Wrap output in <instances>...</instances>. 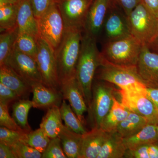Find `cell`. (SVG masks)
<instances>
[{
    "mask_svg": "<svg viewBox=\"0 0 158 158\" xmlns=\"http://www.w3.org/2000/svg\"><path fill=\"white\" fill-rule=\"evenodd\" d=\"M84 33L76 78L88 110L91 106L94 79L100 64L101 55L97 44V39Z\"/></svg>",
    "mask_w": 158,
    "mask_h": 158,
    "instance_id": "obj_1",
    "label": "cell"
},
{
    "mask_svg": "<svg viewBox=\"0 0 158 158\" xmlns=\"http://www.w3.org/2000/svg\"><path fill=\"white\" fill-rule=\"evenodd\" d=\"M84 31L65 29L60 45L55 52L57 72L60 84L76 77Z\"/></svg>",
    "mask_w": 158,
    "mask_h": 158,
    "instance_id": "obj_2",
    "label": "cell"
},
{
    "mask_svg": "<svg viewBox=\"0 0 158 158\" xmlns=\"http://www.w3.org/2000/svg\"><path fill=\"white\" fill-rule=\"evenodd\" d=\"M143 45L131 35L123 39L105 42L101 58L113 65L136 67Z\"/></svg>",
    "mask_w": 158,
    "mask_h": 158,
    "instance_id": "obj_3",
    "label": "cell"
},
{
    "mask_svg": "<svg viewBox=\"0 0 158 158\" xmlns=\"http://www.w3.org/2000/svg\"><path fill=\"white\" fill-rule=\"evenodd\" d=\"M127 17L131 35L142 45H149L158 34V18L143 2Z\"/></svg>",
    "mask_w": 158,
    "mask_h": 158,
    "instance_id": "obj_4",
    "label": "cell"
},
{
    "mask_svg": "<svg viewBox=\"0 0 158 158\" xmlns=\"http://www.w3.org/2000/svg\"><path fill=\"white\" fill-rule=\"evenodd\" d=\"M95 76L98 80L109 82L120 89L146 87L138 75L137 66H117L104 61L101 58Z\"/></svg>",
    "mask_w": 158,
    "mask_h": 158,
    "instance_id": "obj_5",
    "label": "cell"
},
{
    "mask_svg": "<svg viewBox=\"0 0 158 158\" xmlns=\"http://www.w3.org/2000/svg\"><path fill=\"white\" fill-rule=\"evenodd\" d=\"M98 81L93 85L92 101L88 110L92 128H100L103 120L112 108L115 93L117 90L113 84Z\"/></svg>",
    "mask_w": 158,
    "mask_h": 158,
    "instance_id": "obj_6",
    "label": "cell"
},
{
    "mask_svg": "<svg viewBox=\"0 0 158 158\" xmlns=\"http://www.w3.org/2000/svg\"><path fill=\"white\" fill-rule=\"evenodd\" d=\"M36 40L37 51L35 60L41 75L42 83L48 88L61 91L55 51L40 34Z\"/></svg>",
    "mask_w": 158,
    "mask_h": 158,
    "instance_id": "obj_7",
    "label": "cell"
},
{
    "mask_svg": "<svg viewBox=\"0 0 158 158\" xmlns=\"http://www.w3.org/2000/svg\"><path fill=\"white\" fill-rule=\"evenodd\" d=\"M37 20L40 35L56 52L62 41L65 30L57 2L53 4Z\"/></svg>",
    "mask_w": 158,
    "mask_h": 158,
    "instance_id": "obj_8",
    "label": "cell"
},
{
    "mask_svg": "<svg viewBox=\"0 0 158 158\" xmlns=\"http://www.w3.org/2000/svg\"><path fill=\"white\" fill-rule=\"evenodd\" d=\"M146 87L117 90L121 102L130 112L147 118L148 123L155 114L156 109L146 94Z\"/></svg>",
    "mask_w": 158,
    "mask_h": 158,
    "instance_id": "obj_9",
    "label": "cell"
},
{
    "mask_svg": "<svg viewBox=\"0 0 158 158\" xmlns=\"http://www.w3.org/2000/svg\"><path fill=\"white\" fill-rule=\"evenodd\" d=\"M94 0H58V6L65 29L77 28L84 31L85 22Z\"/></svg>",
    "mask_w": 158,
    "mask_h": 158,
    "instance_id": "obj_10",
    "label": "cell"
},
{
    "mask_svg": "<svg viewBox=\"0 0 158 158\" xmlns=\"http://www.w3.org/2000/svg\"><path fill=\"white\" fill-rule=\"evenodd\" d=\"M102 30L104 32L106 42L123 39L131 35L127 17L115 3L108 12Z\"/></svg>",
    "mask_w": 158,
    "mask_h": 158,
    "instance_id": "obj_11",
    "label": "cell"
},
{
    "mask_svg": "<svg viewBox=\"0 0 158 158\" xmlns=\"http://www.w3.org/2000/svg\"><path fill=\"white\" fill-rule=\"evenodd\" d=\"M7 64L31 86L42 83L38 65L33 57L15 48Z\"/></svg>",
    "mask_w": 158,
    "mask_h": 158,
    "instance_id": "obj_12",
    "label": "cell"
},
{
    "mask_svg": "<svg viewBox=\"0 0 158 158\" xmlns=\"http://www.w3.org/2000/svg\"><path fill=\"white\" fill-rule=\"evenodd\" d=\"M138 75L148 88H158V53L142 46L137 65Z\"/></svg>",
    "mask_w": 158,
    "mask_h": 158,
    "instance_id": "obj_13",
    "label": "cell"
},
{
    "mask_svg": "<svg viewBox=\"0 0 158 158\" xmlns=\"http://www.w3.org/2000/svg\"><path fill=\"white\" fill-rule=\"evenodd\" d=\"M114 3L113 0H94L88 11L84 32L97 39L102 31L108 12Z\"/></svg>",
    "mask_w": 158,
    "mask_h": 158,
    "instance_id": "obj_14",
    "label": "cell"
},
{
    "mask_svg": "<svg viewBox=\"0 0 158 158\" xmlns=\"http://www.w3.org/2000/svg\"><path fill=\"white\" fill-rule=\"evenodd\" d=\"M61 92L63 99L68 101L73 110L84 125V114L88 111V108L76 77L61 84Z\"/></svg>",
    "mask_w": 158,
    "mask_h": 158,
    "instance_id": "obj_15",
    "label": "cell"
},
{
    "mask_svg": "<svg viewBox=\"0 0 158 158\" xmlns=\"http://www.w3.org/2000/svg\"><path fill=\"white\" fill-rule=\"evenodd\" d=\"M32 88L33 107L48 110L54 106H61L63 100L61 91L48 88L42 83L33 84Z\"/></svg>",
    "mask_w": 158,
    "mask_h": 158,
    "instance_id": "obj_16",
    "label": "cell"
},
{
    "mask_svg": "<svg viewBox=\"0 0 158 158\" xmlns=\"http://www.w3.org/2000/svg\"><path fill=\"white\" fill-rule=\"evenodd\" d=\"M109 134L101 128L94 127L83 135L79 158H97Z\"/></svg>",
    "mask_w": 158,
    "mask_h": 158,
    "instance_id": "obj_17",
    "label": "cell"
},
{
    "mask_svg": "<svg viewBox=\"0 0 158 158\" xmlns=\"http://www.w3.org/2000/svg\"><path fill=\"white\" fill-rule=\"evenodd\" d=\"M17 26L19 32L37 37L39 34L38 23L34 15L30 0H19Z\"/></svg>",
    "mask_w": 158,
    "mask_h": 158,
    "instance_id": "obj_18",
    "label": "cell"
},
{
    "mask_svg": "<svg viewBox=\"0 0 158 158\" xmlns=\"http://www.w3.org/2000/svg\"><path fill=\"white\" fill-rule=\"evenodd\" d=\"M0 83L14 90L19 98L27 96L32 92V86L8 64L0 66Z\"/></svg>",
    "mask_w": 158,
    "mask_h": 158,
    "instance_id": "obj_19",
    "label": "cell"
},
{
    "mask_svg": "<svg viewBox=\"0 0 158 158\" xmlns=\"http://www.w3.org/2000/svg\"><path fill=\"white\" fill-rule=\"evenodd\" d=\"M62 148L69 158H79L81 149L83 135L75 132L63 125L59 136Z\"/></svg>",
    "mask_w": 158,
    "mask_h": 158,
    "instance_id": "obj_20",
    "label": "cell"
},
{
    "mask_svg": "<svg viewBox=\"0 0 158 158\" xmlns=\"http://www.w3.org/2000/svg\"><path fill=\"white\" fill-rule=\"evenodd\" d=\"M127 150L123 138L115 131L109 133L97 158H124Z\"/></svg>",
    "mask_w": 158,
    "mask_h": 158,
    "instance_id": "obj_21",
    "label": "cell"
},
{
    "mask_svg": "<svg viewBox=\"0 0 158 158\" xmlns=\"http://www.w3.org/2000/svg\"><path fill=\"white\" fill-rule=\"evenodd\" d=\"M130 112L121 102L118 101L114 97L113 106L103 120L101 128L107 133L116 131L118 125L127 118Z\"/></svg>",
    "mask_w": 158,
    "mask_h": 158,
    "instance_id": "obj_22",
    "label": "cell"
},
{
    "mask_svg": "<svg viewBox=\"0 0 158 158\" xmlns=\"http://www.w3.org/2000/svg\"><path fill=\"white\" fill-rule=\"evenodd\" d=\"M62 120L60 106H54L48 110L40 125V127L50 139L56 138L63 126Z\"/></svg>",
    "mask_w": 158,
    "mask_h": 158,
    "instance_id": "obj_23",
    "label": "cell"
},
{
    "mask_svg": "<svg viewBox=\"0 0 158 158\" xmlns=\"http://www.w3.org/2000/svg\"><path fill=\"white\" fill-rule=\"evenodd\" d=\"M157 126V125L149 123L135 135L123 138L124 144L127 149H133L143 144L158 141Z\"/></svg>",
    "mask_w": 158,
    "mask_h": 158,
    "instance_id": "obj_24",
    "label": "cell"
},
{
    "mask_svg": "<svg viewBox=\"0 0 158 158\" xmlns=\"http://www.w3.org/2000/svg\"><path fill=\"white\" fill-rule=\"evenodd\" d=\"M148 124L147 118L131 112L127 118L118 125L116 131L122 138H128L135 135Z\"/></svg>",
    "mask_w": 158,
    "mask_h": 158,
    "instance_id": "obj_25",
    "label": "cell"
},
{
    "mask_svg": "<svg viewBox=\"0 0 158 158\" xmlns=\"http://www.w3.org/2000/svg\"><path fill=\"white\" fill-rule=\"evenodd\" d=\"M19 31L18 27L1 32L0 35V66L7 64L15 49Z\"/></svg>",
    "mask_w": 158,
    "mask_h": 158,
    "instance_id": "obj_26",
    "label": "cell"
},
{
    "mask_svg": "<svg viewBox=\"0 0 158 158\" xmlns=\"http://www.w3.org/2000/svg\"><path fill=\"white\" fill-rule=\"evenodd\" d=\"M19 2L0 6V31H9L17 27Z\"/></svg>",
    "mask_w": 158,
    "mask_h": 158,
    "instance_id": "obj_27",
    "label": "cell"
},
{
    "mask_svg": "<svg viewBox=\"0 0 158 158\" xmlns=\"http://www.w3.org/2000/svg\"><path fill=\"white\" fill-rule=\"evenodd\" d=\"M60 111L62 119L65 122V125L69 128L82 135L88 131L73 110L70 104H68L65 100L62 101L60 106Z\"/></svg>",
    "mask_w": 158,
    "mask_h": 158,
    "instance_id": "obj_28",
    "label": "cell"
},
{
    "mask_svg": "<svg viewBox=\"0 0 158 158\" xmlns=\"http://www.w3.org/2000/svg\"><path fill=\"white\" fill-rule=\"evenodd\" d=\"M32 107L33 102L28 99L20 100L12 106V114L15 120L21 127L28 132L32 131L28 121V116Z\"/></svg>",
    "mask_w": 158,
    "mask_h": 158,
    "instance_id": "obj_29",
    "label": "cell"
},
{
    "mask_svg": "<svg viewBox=\"0 0 158 158\" xmlns=\"http://www.w3.org/2000/svg\"><path fill=\"white\" fill-rule=\"evenodd\" d=\"M50 140V138L40 127L35 131H31L27 133L25 142L43 153L48 146Z\"/></svg>",
    "mask_w": 158,
    "mask_h": 158,
    "instance_id": "obj_30",
    "label": "cell"
},
{
    "mask_svg": "<svg viewBox=\"0 0 158 158\" xmlns=\"http://www.w3.org/2000/svg\"><path fill=\"white\" fill-rule=\"evenodd\" d=\"M36 38L31 34L19 32L15 48L35 59L37 51Z\"/></svg>",
    "mask_w": 158,
    "mask_h": 158,
    "instance_id": "obj_31",
    "label": "cell"
},
{
    "mask_svg": "<svg viewBox=\"0 0 158 158\" xmlns=\"http://www.w3.org/2000/svg\"><path fill=\"white\" fill-rule=\"evenodd\" d=\"M124 158H158V141L127 149Z\"/></svg>",
    "mask_w": 158,
    "mask_h": 158,
    "instance_id": "obj_32",
    "label": "cell"
},
{
    "mask_svg": "<svg viewBox=\"0 0 158 158\" xmlns=\"http://www.w3.org/2000/svg\"><path fill=\"white\" fill-rule=\"evenodd\" d=\"M28 132L27 131H15L1 126L0 142L11 147L20 141L25 142Z\"/></svg>",
    "mask_w": 158,
    "mask_h": 158,
    "instance_id": "obj_33",
    "label": "cell"
},
{
    "mask_svg": "<svg viewBox=\"0 0 158 158\" xmlns=\"http://www.w3.org/2000/svg\"><path fill=\"white\" fill-rule=\"evenodd\" d=\"M16 158H41L42 153L20 141L11 147Z\"/></svg>",
    "mask_w": 158,
    "mask_h": 158,
    "instance_id": "obj_34",
    "label": "cell"
},
{
    "mask_svg": "<svg viewBox=\"0 0 158 158\" xmlns=\"http://www.w3.org/2000/svg\"><path fill=\"white\" fill-rule=\"evenodd\" d=\"M42 158H67L59 137L51 139L48 146L42 153Z\"/></svg>",
    "mask_w": 158,
    "mask_h": 158,
    "instance_id": "obj_35",
    "label": "cell"
},
{
    "mask_svg": "<svg viewBox=\"0 0 158 158\" xmlns=\"http://www.w3.org/2000/svg\"><path fill=\"white\" fill-rule=\"evenodd\" d=\"M8 105L0 103V125L9 129L18 131H26L17 124L13 117L10 115Z\"/></svg>",
    "mask_w": 158,
    "mask_h": 158,
    "instance_id": "obj_36",
    "label": "cell"
},
{
    "mask_svg": "<svg viewBox=\"0 0 158 158\" xmlns=\"http://www.w3.org/2000/svg\"><path fill=\"white\" fill-rule=\"evenodd\" d=\"M58 0H30L34 15L37 19L44 13L54 3Z\"/></svg>",
    "mask_w": 158,
    "mask_h": 158,
    "instance_id": "obj_37",
    "label": "cell"
},
{
    "mask_svg": "<svg viewBox=\"0 0 158 158\" xmlns=\"http://www.w3.org/2000/svg\"><path fill=\"white\" fill-rule=\"evenodd\" d=\"M19 98L14 90L0 83V103L9 105L11 102Z\"/></svg>",
    "mask_w": 158,
    "mask_h": 158,
    "instance_id": "obj_38",
    "label": "cell"
},
{
    "mask_svg": "<svg viewBox=\"0 0 158 158\" xmlns=\"http://www.w3.org/2000/svg\"><path fill=\"white\" fill-rule=\"evenodd\" d=\"M114 3L122 10L127 17L138 6L141 0H113Z\"/></svg>",
    "mask_w": 158,
    "mask_h": 158,
    "instance_id": "obj_39",
    "label": "cell"
},
{
    "mask_svg": "<svg viewBox=\"0 0 158 158\" xmlns=\"http://www.w3.org/2000/svg\"><path fill=\"white\" fill-rule=\"evenodd\" d=\"M146 94L156 109H158V88H146Z\"/></svg>",
    "mask_w": 158,
    "mask_h": 158,
    "instance_id": "obj_40",
    "label": "cell"
},
{
    "mask_svg": "<svg viewBox=\"0 0 158 158\" xmlns=\"http://www.w3.org/2000/svg\"><path fill=\"white\" fill-rule=\"evenodd\" d=\"M0 158H16L11 147L0 142Z\"/></svg>",
    "mask_w": 158,
    "mask_h": 158,
    "instance_id": "obj_41",
    "label": "cell"
},
{
    "mask_svg": "<svg viewBox=\"0 0 158 158\" xmlns=\"http://www.w3.org/2000/svg\"><path fill=\"white\" fill-rule=\"evenodd\" d=\"M148 9L158 18V0H142Z\"/></svg>",
    "mask_w": 158,
    "mask_h": 158,
    "instance_id": "obj_42",
    "label": "cell"
},
{
    "mask_svg": "<svg viewBox=\"0 0 158 158\" xmlns=\"http://www.w3.org/2000/svg\"><path fill=\"white\" fill-rule=\"evenodd\" d=\"M147 46L151 50L158 53V34L154 40Z\"/></svg>",
    "mask_w": 158,
    "mask_h": 158,
    "instance_id": "obj_43",
    "label": "cell"
},
{
    "mask_svg": "<svg viewBox=\"0 0 158 158\" xmlns=\"http://www.w3.org/2000/svg\"><path fill=\"white\" fill-rule=\"evenodd\" d=\"M149 124H158V109H156L155 114L149 122Z\"/></svg>",
    "mask_w": 158,
    "mask_h": 158,
    "instance_id": "obj_44",
    "label": "cell"
},
{
    "mask_svg": "<svg viewBox=\"0 0 158 158\" xmlns=\"http://www.w3.org/2000/svg\"><path fill=\"white\" fill-rule=\"evenodd\" d=\"M19 0H0V6L8 4H14L19 2Z\"/></svg>",
    "mask_w": 158,
    "mask_h": 158,
    "instance_id": "obj_45",
    "label": "cell"
},
{
    "mask_svg": "<svg viewBox=\"0 0 158 158\" xmlns=\"http://www.w3.org/2000/svg\"><path fill=\"white\" fill-rule=\"evenodd\" d=\"M157 129L158 134V124L157 126Z\"/></svg>",
    "mask_w": 158,
    "mask_h": 158,
    "instance_id": "obj_46",
    "label": "cell"
},
{
    "mask_svg": "<svg viewBox=\"0 0 158 158\" xmlns=\"http://www.w3.org/2000/svg\"><path fill=\"white\" fill-rule=\"evenodd\" d=\"M141 1H142V0H141Z\"/></svg>",
    "mask_w": 158,
    "mask_h": 158,
    "instance_id": "obj_47",
    "label": "cell"
}]
</instances>
